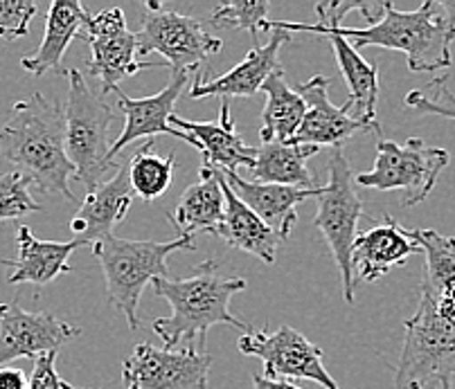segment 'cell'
<instances>
[{"label":"cell","instance_id":"6da1fadb","mask_svg":"<svg viewBox=\"0 0 455 389\" xmlns=\"http://www.w3.org/2000/svg\"><path fill=\"white\" fill-rule=\"evenodd\" d=\"M0 154L41 192L75 201L70 189L75 167L66 151V111L59 101L41 92L16 101L0 131Z\"/></svg>","mask_w":455,"mask_h":389},{"label":"cell","instance_id":"7a4b0ae2","mask_svg":"<svg viewBox=\"0 0 455 389\" xmlns=\"http://www.w3.org/2000/svg\"><path fill=\"white\" fill-rule=\"evenodd\" d=\"M151 286L156 295L172 306L170 317L151 320V331L163 340L165 349H174L183 340H199V345L205 346L208 331L214 324H230L243 333L252 331V327L230 313V299L246 289V279L223 277L217 261L199 264L192 277H163Z\"/></svg>","mask_w":455,"mask_h":389},{"label":"cell","instance_id":"3957f363","mask_svg":"<svg viewBox=\"0 0 455 389\" xmlns=\"http://www.w3.org/2000/svg\"><path fill=\"white\" fill-rule=\"evenodd\" d=\"M354 50L377 45L397 50L408 59L411 73H437L451 66V45L455 28L440 3H424L415 12H399L393 3H383V16L368 28L331 29Z\"/></svg>","mask_w":455,"mask_h":389},{"label":"cell","instance_id":"277c9868","mask_svg":"<svg viewBox=\"0 0 455 389\" xmlns=\"http://www.w3.org/2000/svg\"><path fill=\"white\" fill-rule=\"evenodd\" d=\"M192 236H179L172 241H133L108 236L102 243L92 245V255L102 264L108 299L126 317L129 329L142 327L138 308L142 290L156 279L167 277V257L179 250H194Z\"/></svg>","mask_w":455,"mask_h":389},{"label":"cell","instance_id":"5b68a950","mask_svg":"<svg viewBox=\"0 0 455 389\" xmlns=\"http://www.w3.org/2000/svg\"><path fill=\"white\" fill-rule=\"evenodd\" d=\"M68 97H66V151L75 167V179L92 192L104 183L108 173H116L120 163H111V106L104 101L102 92L92 91L86 75L77 67L66 70Z\"/></svg>","mask_w":455,"mask_h":389},{"label":"cell","instance_id":"8992f818","mask_svg":"<svg viewBox=\"0 0 455 389\" xmlns=\"http://www.w3.org/2000/svg\"><path fill=\"white\" fill-rule=\"evenodd\" d=\"M455 376V306L437 302L421 290L419 306L406 322L395 389L453 380Z\"/></svg>","mask_w":455,"mask_h":389},{"label":"cell","instance_id":"52a82bcc","mask_svg":"<svg viewBox=\"0 0 455 389\" xmlns=\"http://www.w3.org/2000/svg\"><path fill=\"white\" fill-rule=\"evenodd\" d=\"M449 151L427 145L419 138L406 139L403 145L379 138L374 167L359 173L354 179V185L379 189V192L399 189L403 194L402 205L415 207L427 201L440 173L449 167Z\"/></svg>","mask_w":455,"mask_h":389},{"label":"cell","instance_id":"ba28073f","mask_svg":"<svg viewBox=\"0 0 455 389\" xmlns=\"http://www.w3.org/2000/svg\"><path fill=\"white\" fill-rule=\"evenodd\" d=\"M361 217H363V202L354 189V176L349 169L343 147H336L330 155V183L324 185L318 198V211L314 217V226L323 232L324 241L330 245L343 284V298L349 306L356 302V282H354L352 248L359 236Z\"/></svg>","mask_w":455,"mask_h":389},{"label":"cell","instance_id":"9c48e42d","mask_svg":"<svg viewBox=\"0 0 455 389\" xmlns=\"http://www.w3.org/2000/svg\"><path fill=\"white\" fill-rule=\"evenodd\" d=\"M136 41L138 54L156 52L165 59L172 73L189 75L210 54H217L223 48L221 39L210 36L201 20L165 10L158 0L145 3V19L140 32H136Z\"/></svg>","mask_w":455,"mask_h":389},{"label":"cell","instance_id":"30bf717a","mask_svg":"<svg viewBox=\"0 0 455 389\" xmlns=\"http://www.w3.org/2000/svg\"><path fill=\"white\" fill-rule=\"evenodd\" d=\"M237 346L243 356L262 361L267 378H305L323 385L324 389H340L330 371L324 369L323 351L289 324H282L275 333H268L267 327L264 331L252 329L251 333H243Z\"/></svg>","mask_w":455,"mask_h":389},{"label":"cell","instance_id":"8fae6325","mask_svg":"<svg viewBox=\"0 0 455 389\" xmlns=\"http://www.w3.org/2000/svg\"><path fill=\"white\" fill-rule=\"evenodd\" d=\"M84 34H86L84 39L91 45L88 75L100 82L102 95L117 91L124 79L136 77L142 70L165 66V63L138 61L136 34L126 28L124 12L120 7L92 14Z\"/></svg>","mask_w":455,"mask_h":389},{"label":"cell","instance_id":"7c38bea8","mask_svg":"<svg viewBox=\"0 0 455 389\" xmlns=\"http://www.w3.org/2000/svg\"><path fill=\"white\" fill-rule=\"evenodd\" d=\"M212 358L188 349H156L140 342L122 362L126 389H208Z\"/></svg>","mask_w":455,"mask_h":389},{"label":"cell","instance_id":"4fadbf2b","mask_svg":"<svg viewBox=\"0 0 455 389\" xmlns=\"http://www.w3.org/2000/svg\"><path fill=\"white\" fill-rule=\"evenodd\" d=\"M267 29H284V32H311L318 34L323 39H327L334 48L336 63L340 67V75L347 83L349 99L343 106L345 111L359 120L361 124L368 126L370 131L377 133V138H383L381 126L377 122V101H379V66L377 63L365 61L359 54V50H354L343 36H339L331 29H324L320 25L311 23H291V20H268Z\"/></svg>","mask_w":455,"mask_h":389},{"label":"cell","instance_id":"5bb4252c","mask_svg":"<svg viewBox=\"0 0 455 389\" xmlns=\"http://www.w3.org/2000/svg\"><path fill=\"white\" fill-rule=\"evenodd\" d=\"M79 329L50 313L25 311L19 302L0 304V369L19 358H39L79 336Z\"/></svg>","mask_w":455,"mask_h":389},{"label":"cell","instance_id":"9a60e30c","mask_svg":"<svg viewBox=\"0 0 455 389\" xmlns=\"http://www.w3.org/2000/svg\"><path fill=\"white\" fill-rule=\"evenodd\" d=\"M188 79L189 73H172L170 82H167L163 91L151 97H142V99H132V97H126L124 92L117 91V104H120V111L124 113L126 122L120 138L113 142L111 154H108L111 163H116L117 155L129 145H133V142L142 138L151 139L154 135H174V138L183 139L189 147H194V139L188 133L172 126L176 101H179L180 92L188 88Z\"/></svg>","mask_w":455,"mask_h":389},{"label":"cell","instance_id":"2e32d148","mask_svg":"<svg viewBox=\"0 0 455 389\" xmlns=\"http://www.w3.org/2000/svg\"><path fill=\"white\" fill-rule=\"evenodd\" d=\"M271 39L264 45H252L251 52L246 54L239 66L233 70L219 75V77L208 79L196 77V82L189 88V97L192 99H204V97H221V99H230V97H252L262 91L264 82L271 77L273 73L282 70L280 54L282 45L289 44L293 39V34L284 32V29H268Z\"/></svg>","mask_w":455,"mask_h":389},{"label":"cell","instance_id":"e0dca14e","mask_svg":"<svg viewBox=\"0 0 455 389\" xmlns=\"http://www.w3.org/2000/svg\"><path fill=\"white\" fill-rule=\"evenodd\" d=\"M133 196L136 194L129 179V163H120L116 176L88 192L77 214L70 218L75 241H82L84 245H95L113 236L117 223L124 221L132 210Z\"/></svg>","mask_w":455,"mask_h":389},{"label":"cell","instance_id":"ac0fdd59","mask_svg":"<svg viewBox=\"0 0 455 389\" xmlns=\"http://www.w3.org/2000/svg\"><path fill=\"white\" fill-rule=\"evenodd\" d=\"M307 104L305 120L298 131L293 145H314V147H343L352 135L361 131H370L368 126L354 120L343 106H334L330 101V79L323 75H314L309 82L300 83L296 88Z\"/></svg>","mask_w":455,"mask_h":389},{"label":"cell","instance_id":"d6986e66","mask_svg":"<svg viewBox=\"0 0 455 389\" xmlns=\"http://www.w3.org/2000/svg\"><path fill=\"white\" fill-rule=\"evenodd\" d=\"M172 126L194 139V149L204 154V164L221 171H237L239 167H251L255 163V147L246 145L242 135L237 133L233 113H230V99H221L217 122H192L183 117H172Z\"/></svg>","mask_w":455,"mask_h":389},{"label":"cell","instance_id":"ffe728a7","mask_svg":"<svg viewBox=\"0 0 455 389\" xmlns=\"http://www.w3.org/2000/svg\"><path fill=\"white\" fill-rule=\"evenodd\" d=\"M221 171V169H219ZM228 187L237 194L243 205L251 207L257 217L262 218L273 232L286 241L298 223V205L309 198L318 201L324 187L300 189V187H284V185H267L255 183V180L242 179L237 171H221Z\"/></svg>","mask_w":455,"mask_h":389},{"label":"cell","instance_id":"44dd1931","mask_svg":"<svg viewBox=\"0 0 455 389\" xmlns=\"http://www.w3.org/2000/svg\"><path fill=\"white\" fill-rule=\"evenodd\" d=\"M421 252L411 232L395 218L386 217L383 223L361 232L354 241L352 266L361 282H377L397 266H403L412 255Z\"/></svg>","mask_w":455,"mask_h":389},{"label":"cell","instance_id":"7402d4cb","mask_svg":"<svg viewBox=\"0 0 455 389\" xmlns=\"http://www.w3.org/2000/svg\"><path fill=\"white\" fill-rule=\"evenodd\" d=\"M19 257L14 261L5 259L3 266L12 270L7 284H35L45 286L63 273H70L68 259L75 250L82 248V241H41L28 226L16 232Z\"/></svg>","mask_w":455,"mask_h":389},{"label":"cell","instance_id":"603a6c76","mask_svg":"<svg viewBox=\"0 0 455 389\" xmlns=\"http://www.w3.org/2000/svg\"><path fill=\"white\" fill-rule=\"evenodd\" d=\"M91 16L88 7H84L77 0H52L48 7V16H45L44 41L36 52L20 59V66L35 77L52 73V70L66 75V70L61 67L63 54L79 34L86 32Z\"/></svg>","mask_w":455,"mask_h":389},{"label":"cell","instance_id":"cb8c5ba5","mask_svg":"<svg viewBox=\"0 0 455 389\" xmlns=\"http://www.w3.org/2000/svg\"><path fill=\"white\" fill-rule=\"evenodd\" d=\"M217 176L223 189V198H226V214H223L221 230H219L217 236L226 241L230 248L248 252V255L257 257L264 264H275L282 236L273 232L251 207L239 201L237 194L228 187L226 179H223V173L219 169Z\"/></svg>","mask_w":455,"mask_h":389},{"label":"cell","instance_id":"d4e9b609","mask_svg":"<svg viewBox=\"0 0 455 389\" xmlns=\"http://www.w3.org/2000/svg\"><path fill=\"white\" fill-rule=\"evenodd\" d=\"M223 214H226V198H223L221 183L217 169L208 164H201L199 183L185 189L176 210L167 211L180 236H194L196 232L217 236L221 230Z\"/></svg>","mask_w":455,"mask_h":389},{"label":"cell","instance_id":"484cf974","mask_svg":"<svg viewBox=\"0 0 455 389\" xmlns=\"http://www.w3.org/2000/svg\"><path fill=\"white\" fill-rule=\"evenodd\" d=\"M255 149V163L248 167L255 183L315 189L314 173H311L307 163H309V158H314L318 154V147L262 142Z\"/></svg>","mask_w":455,"mask_h":389},{"label":"cell","instance_id":"4316f807","mask_svg":"<svg viewBox=\"0 0 455 389\" xmlns=\"http://www.w3.org/2000/svg\"><path fill=\"white\" fill-rule=\"evenodd\" d=\"M262 91L267 92V106L262 113V142H282L293 145L302 120H305L307 104L296 88L286 83L284 70H277L264 82Z\"/></svg>","mask_w":455,"mask_h":389},{"label":"cell","instance_id":"83f0119b","mask_svg":"<svg viewBox=\"0 0 455 389\" xmlns=\"http://www.w3.org/2000/svg\"><path fill=\"white\" fill-rule=\"evenodd\" d=\"M427 257V273L421 290L437 302L455 306V236L435 230H408Z\"/></svg>","mask_w":455,"mask_h":389},{"label":"cell","instance_id":"f1b7e54d","mask_svg":"<svg viewBox=\"0 0 455 389\" xmlns=\"http://www.w3.org/2000/svg\"><path fill=\"white\" fill-rule=\"evenodd\" d=\"M174 154L160 158L158 154H154V142L147 139L129 160V179H132L133 194L147 202L160 198L174 180Z\"/></svg>","mask_w":455,"mask_h":389},{"label":"cell","instance_id":"f546056e","mask_svg":"<svg viewBox=\"0 0 455 389\" xmlns=\"http://www.w3.org/2000/svg\"><path fill=\"white\" fill-rule=\"evenodd\" d=\"M268 5L267 0H233L223 3L210 16V23L219 29H248L252 36V45H257V34L259 29H267L268 23Z\"/></svg>","mask_w":455,"mask_h":389},{"label":"cell","instance_id":"4dcf8cb0","mask_svg":"<svg viewBox=\"0 0 455 389\" xmlns=\"http://www.w3.org/2000/svg\"><path fill=\"white\" fill-rule=\"evenodd\" d=\"M29 185L32 180L20 171L0 173V223L41 211V205L29 194Z\"/></svg>","mask_w":455,"mask_h":389},{"label":"cell","instance_id":"1f68e13d","mask_svg":"<svg viewBox=\"0 0 455 389\" xmlns=\"http://www.w3.org/2000/svg\"><path fill=\"white\" fill-rule=\"evenodd\" d=\"M406 106L421 115H440L455 120V92L451 91L444 77H437L427 88H417L406 95Z\"/></svg>","mask_w":455,"mask_h":389},{"label":"cell","instance_id":"d6a6232c","mask_svg":"<svg viewBox=\"0 0 455 389\" xmlns=\"http://www.w3.org/2000/svg\"><path fill=\"white\" fill-rule=\"evenodd\" d=\"M347 12H361L368 25H374L383 16V3L374 0H330V3H318L315 5V16H318L320 28L339 29L343 28V19Z\"/></svg>","mask_w":455,"mask_h":389},{"label":"cell","instance_id":"836d02e7","mask_svg":"<svg viewBox=\"0 0 455 389\" xmlns=\"http://www.w3.org/2000/svg\"><path fill=\"white\" fill-rule=\"evenodd\" d=\"M35 16L36 3L32 0H0V39H23Z\"/></svg>","mask_w":455,"mask_h":389},{"label":"cell","instance_id":"e575fe53","mask_svg":"<svg viewBox=\"0 0 455 389\" xmlns=\"http://www.w3.org/2000/svg\"><path fill=\"white\" fill-rule=\"evenodd\" d=\"M28 389H77L57 374V351L35 358V369L28 380Z\"/></svg>","mask_w":455,"mask_h":389},{"label":"cell","instance_id":"d590c367","mask_svg":"<svg viewBox=\"0 0 455 389\" xmlns=\"http://www.w3.org/2000/svg\"><path fill=\"white\" fill-rule=\"evenodd\" d=\"M28 376L16 367H3L0 369V389H28Z\"/></svg>","mask_w":455,"mask_h":389},{"label":"cell","instance_id":"8d00e7d4","mask_svg":"<svg viewBox=\"0 0 455 389\" xmlns=\"http://www.w3.org/2000/svg\"><path fill=\"white\" fill-rule=\"evenodd\" d=\"M252 378V389H302L298 385H293L291 380H271L267 376H259L252 371L251 374Z\"/></svg>","mask_w":455,"mask_h":389},{"label":"cell","instance_id":"74e56055","mask_svg":"<svg viewBox=\"0 0 455 389\" xmlns=\"http://www.w3.org/2000/svg\"><path fill=\"white\" fill-rule=\"evenodd\" d=\"M406 389H453V385L449 380H433V383H421V385H411Z\"/></svg>","mask_w":455,"mask_h":389},{"label":"cell","instance_id":"f35d334b","mask_svg":"<svg viewBox=\"0 0 455 389\" xmlns=\"http://www.w3.org/2000/svg\"><path fill=\"white\" fill-rule=\"evenodd\" d=\"M440 5H442V10H444V14L449 16L451 25L455 28V0H442Z\"/></svg>","mask_w":455,"mask_h":389},{"label":"cell","instance_id":"ab89813d","mask_svg":"<svg viewBox=\"0 0 455 389\" xmlns=\"http://www.w3.org/2000/svg\"><path fill=\"white\" fill-rule=\"evenodd\" d=\"M77 389H79V387H77Z\"/></svg>","mask_w":455,"mask_h":389}]
</instances>
